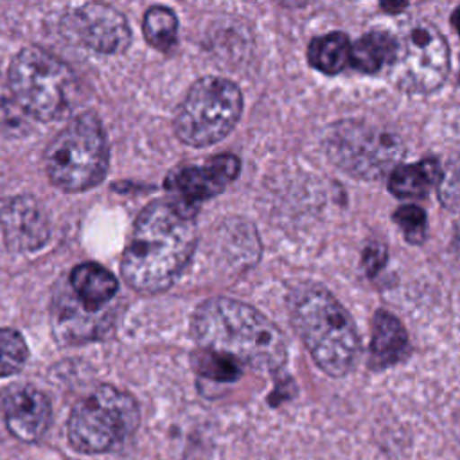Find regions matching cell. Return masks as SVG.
I'll use <instances>...</instances> for the list:
<instances>
[{"label":"cell","instance_id":"cell-28","mask_svg":"<svg viewBox=\"0 0 460 460\" xmlns=\"http://www.w3.org/2000/svg\"><path fill=\"white\" fill-rule=\"evenodd\" d=\"M381 7H383V9H386V11H390V13H394V11H401V9H404V7H406V2H394V4L385 2Z\"/></svg>","mask_w":460,"mask_h":460},{"label":"cell","instance_id":"cell-8","mask_svg":"<svg viewBox=\"0 0 460 460\" xmlns=\"http://www.w3.org/2000/svg\"><path fill=\"white\" fill-rule=\"evenodd\" d=\"M323 144L329 158L343 172L361 180H377L392 172L404 155L399 135L352 119L332 124Z\"/></svg>","mask_w":460,"mask_h":460},{"label":"cell","instance_id":"cell-1","mask_svg":"<svg viewBox=\"0 0 460 460\" xmlns=\"http://www.w3.org/2000/svg\"><path fill=\"white\" fill-rule=\"evenodd\" d=\"M194 210L169 199L149 203L135 219L122 253L124 280L138 293L167 289L196 248Z\"/></svg>","mask_w":460,"mask_h":460},{"label":"cell","instance_id":"cell-23","mask_svg":"<svg viewBox=\"0 0 460 460\" xmlns=\"http://www.w3.org/2000/svg\"><path fill=\"white\" fill-rule=\"evenodd\" d=\"M394 221L402 228L410 243H422L426 237V212L417 205H402L394 212Z\"/></svg>","mask_w":460,"mask_h":460},{"label":"cell","instance_id":"cell-3","mask_svg":"<svg viewBox=\"0 0 460 460\" xmlns=\"http://www.w3.org/2000/svg\"><path fill=\"white\" fill-rule=\"evenodd\" d=\"M288 307L316 365L329 376H345L359 354V336L349 311L316 282L296 284L289 291Z\"/></svg>","mask_w":460,"mask_h":460},{"label":"cell","instance_id":"cell-21","mask_svg":"<svg viewBox=\"0 0 460 460\" xmlns=\"http://www.w3.org/2000/svg\"><path fill=\"white\" fill-rule=\"evenodd\" d=\"M192 365L199 376L214 381H235L241 374L237 361L207 349H199L192 356Z\"/></svg>","mask_w":460,"mask_h":460},{"label":"cell","instance_id":"cell-2","mask_svg":"<svg viewBox=\"0 0 460 460\" xmlns=\"http://www.w3.org/2000/svg\"><path fill=\"white\" fill-rule=\"evenodd\" d=\"M192 332L201 349L225 354L255 368L273 370L286 361V338L255 307L226 298H208L192 316Z\"/></svg>","mask_w":460,"mask_h":460},{"label":"cell","instance_id":"cell-20","mask_svg":"<svg viewBox=\"0 0 460 460\" xmlns=\"http://www.w3.org/2000/svg\"><path fill=\"white\" fill-rule=\"evenodd\" d=\"M142 31L147 43L158 50H169L176 43L178 20L176 14L164 5H153L146 11Z\"/></svg>","mask_w":460,"mask_h":460},{"label":"cell","instance_id":"cell-6","mask_svg":"<svg viewBox=\"0 0 460 460\" xmlns=\"http://www.w3.org/2000/svg\"><path fill=\"white\" fill-rule=\"evenodd\" d=\"M140 422L135 397L110 385H101L83 397L70 413L66 433L79 453H104L128 438Z\"/></svg>","mask_w":460,"mask_h":460},{"label":"cell","instance_id":"cell-19","mask_svg":"<svg viewBox=\"0 0 460 460\" xmlns=\"http://www.w3.org/2000/svg\"><path fill=\"white\" fill-rule=\"evenodd\" d=\"M350 41L343 32H329L309 43L307 59L316 70L336 74L350 61Z\"/></svg>","mask_w":460,"mask_h":460},{"label":"cell","instance_id":"cell-22","mask_svg":"<svg viewBox=\"0 0 460 460\" xmlns=\"http://www.w3.org/2000/svg\"><path fill=\"white\" fill-rule=\"evenodd\" d=\"M29 358L23 336L14 329H0V377L18 372Z\"/></svg>","mask_w":460,"mask_h":460},{"label":"cell","instance_id":"cell-11","mask_svg":"<svg viewBox=\"0 0 460 460\" xmlns=\"http://www.w3.org/2000/svg\"><path fill=\"white\" fill-rule=\"evenodd\" d=\"M239 172V160L234 155L212 156L203 165H183L165 178L172 201L194 210V205L219 194Z\"/></svg>","mask_w":460,"mask_h":460},{"label":"cell","instance_id":"cell-25","mask_svg":"<svg viewBox=\"0 0 460 460\" xmlns=\"http://www.w3.org/2000/svg\"><path fill=\"white\" fill-rule=\"evenodd\" d=\"M438 190L444 205L456 207L460 205V160L451 162L442 172V178L438 181Z\"/></svg>","mask_w":460,"mask_h":460},{"label":"cell","instance_id":"cell-13","mask_svg":"<svg viewBox=\"0 0 460 460\" xmlns=\"http://www.w3.org/2000/svg\"><path fill=\"white\" fill-rule=\"evenodd\" d=\"M50 235L45 208L31 196L0 199V239L11 252H34Z\"/></svg>","mask_w":460,"mask_h":460},{"label":"cell","instance_id":"cell-17","mask_svg":"<svg viewBox=\"0 0 460 460\" xmlns=\"http://www.w3.org/2000/svg\"><path fill=\"white\" fill-rule=\"evenodd\" d=\"M88 313L74 296L59 298L54 304V329L63 341L92 340L101 331V322Z\"/></svg>","mask_w":460,"mask_h":460},{"label":"cell","instance_id":"cell-7","mask_svg":"<svg viewBox=\"0 0 460 460\" xmlns=\"http://www.w3.org/2000/svg\"><path fill=\"white\" fill-rule=\"evenodd\" d=\"M241 111L239 86L230 79L207 75L189 88L176 111L174 131L189 146H210L234 129Z\"/></svg>","mask_w":460,"mask_h":460},{"label":"cell","instance_id":"cell-4","mask_svg":"<svg viewBox=\"0 0 460 460\" xmlns=\"http://www.w3.org/2000/svg\"><path fill=\"white\" fill-rule=\"evenodd\" d=\"M7 83L23 113L45 122L68 113L77 93L70 66L36 45L13 58Z\"/></svg>","mask_w":460,"mask_h":460},{"label":"cell","instance_id":"cell-15","mask_svg":"<svg viewBox=\"0 0 460 460\" xmlns=\"http://www.w3.org/2000/svg\"><path fill=\"white\" fill-rule=\"evenodd\" d=\"M408 356V334L402 323L388 311H377L372 320L370 358L377 368L399 363Z\"/></svg>","mask_w":460,"mask_h":460},{"label":"cell","instance_id":"cell-10","mask_svg":"<svg viewBox=\"0 0 460 460\" xmlns=\"http://www.w3.org/2000/svg\"><path fill=\"white\" fill-rule=\"evenodd\" d=\"M63 32L81 45L102 52H124L131 41L126 18L108 4L88 2L70 7L61 20Z\"/></svg>","mask_w":460,"mask_h":460},{"label":"cell","instance_id":"cell-5","mask_svg":"<svg viewBox=\"0 0 460 460\" xmlns=\"http://www.w3.org/2000/svg\"><path fill=\"white\" fill-rule=\"evenodd\" d=\"M108 140L93 113L74 117L49 144L43 164L50 181L66 192L95 187L108 169Z\"/></svg>","mask_w":460,"mask_h":460},{"label":"cell","instance_id":"cell-26","mask_svg":"<svg viewBox=\"0 0 460 460\" xmlns=\"http://www.w3.org/2000/svg\"><path fill=\"white\" fill-rule=\"evenodd\" d=\"M386 262V248L381 243H372L367 244V248L363 250V268L367 271V275H376Z\"/></svg>","mask_w":460,"mask_h":460},{"label":"cell","instance_id":"cell-14","mask_svg":"<svg viewBox=\"0 0 460 460\" xmlns=\"http://www.w3.org/2000/svg\"><path fill=\"white\" fill-rule=\"evenodd\" d=\"M70 286L74 298L88 311L97 313L117 293V279L95 262L77 264L70 273Z\"/></svg>","mask_w":460,"mask_h":460},{"label":"cell","instance_id":"cell-27","mask_svg":"<svg viewBox=\"0 0 460 460\" xmlns=\"http://www.w3.org/2000/svg\"><path fill=\"white\" fill-rule=\"evenodd\" d=\"M453 250L456 253V257L460 259V219L455 225V232H453Z\"/></svg>","mask_w":460,"mask_h":460},{"label":"cell","instance_id":"cell-18","mask_svg":"<svg viewBox=\"0 0 460 460\" xmlns=\"http://www.w3.org/2000/svg\"><path fill=\"white\" fill-rule=\"evenodd\" d=\"M395 54V36L385 31H372L361 36L350 49V63L356 70L374 74L388 66Z\"/></svg>","mask_w":460,"mask_h":460},{"label":"cell","instance_id":"cell-24","mask_svg":"<svg viewBox=\"0 0 460 460\" xmlns=\"http://www.w3.org/2000/svg\"><path fill=\"white\" fill-rule=\"evenodd\" d=\"M23 110L18 106L7 79L0 77V128L18 129L23 124Z\"/></svg>","mask_w":460,"mask_h":460},{"label":"cell","instance_id":"cell-12","mask_svg":"<svg viewBox=\"0 0 460 460\" xmlns=\"http://www.w3.org/2000/svg\"><path fill=\"white\" fill-rule=\"evenodd\" d=\"M0 417L11 435L23 442H36L49 429L52 406L40 388L14 383L0 390Z\"/></svg>","mask_w":460,"mask_h":460},{"label":"cell","instance_id":"cell-16","mask_svg":"<svg viewBox=\"0 0 460 460\" xmlns=\"http://www.w3.org/2000/svg\"><path fill=\"white\" fill-rule=\"evenodd\" d=\"M442 178V169L437 160L426 158L415 164H404L390 172L388 189L397 198H422Z\"/></svg>","mask_w":460,"mask_h":460},{"label":"cell","instance_id":"cell-29","mask_svg":"<svg viewBox=\"0 0 460 460\" xmlns=\"http://www.w3.org/2000/svg\"><path fill=\"white\" fill-rule=\"evenodd\" d=\"M451 23L455 25V29H456V32L460 34V5L453 11V14H451Z\"/></svg>","mask_w":460,"mask_h":460},{"label":"cell","instance_id":"cell-9","mask_svg":"<svg viewBox=\"0 0 460 460\" xmlns=\"http://www.w3.org/2000/svg\"><path fill=\"white\" fill-rule=\"evenodd\" d=\"M449 72L446 38L426 20H413L395 36V54L388 65L392 81L402 90L428 93L437 90Z\"/></svg>","mask_w":460,"mask_h":460}]
</instances>
